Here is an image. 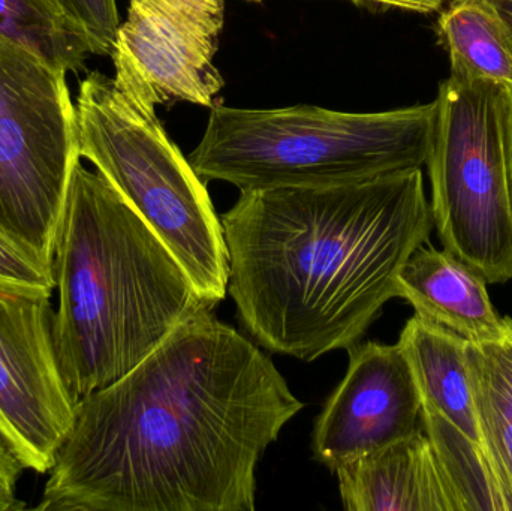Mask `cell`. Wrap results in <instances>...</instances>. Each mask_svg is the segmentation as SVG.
Returning a JSON list of instances; mask_svg holds the SVG:
<instances>
[{
  "label": "cell",
  "mask_w": 512,
  "mask_h": 511,
  "mask_svg": "<svg viewBox=\"0 0 512 511\" xmlns=\"http://www.w3.org/2000/svg\"><path fill=\"white\" fill-rule=\"evenodd\" d=\"M303 402L212 309L75 405L36 510L254 511L256 467Z\"/></svg>",
  "instance_id": "1"
},
{
  "label": "cell",
  "mask_w": 512,
  "mask_h": 511,
  "mask_svg": "<svg viewBox=\"0 0 512 511\" xmlns=\"http://www.w3.org/2000/svg\"><path fill=\"white\" fill-rule=\"evenodd\" d=\"M228 291L271 353L301 362L358 344L412 252L429 243L421 168L363 182L240 191L221 216Z\"/></svg>",
  "instance_id": "2"
},
{
  "label": "cell",
  "mask_w": 512,
  "mask_h": 511,
  "mask_svg": "<svg viewBox=\"0 0 512 511\" xmlns=\"http://www.w3.org/2000/svg\"><path fill=\"white\" fill-rule=\"evenodd\" d=\"M51 266L54 347L75 404L131 372L180 324L215 308L158 234L81 161Z\"/></svg>",
  "instance_id": "3"
},
{
  "label": "cell",
  "mask_w": 512,
  "mask_h": 511,
  "mask_svg": "<svg viewBox=\"0 0 512 511\" xmlns=\"http://www.w3.org/2000/svg\"><path fill=\"white\" fill-rule=\"evenodd\" d=\"M435 117V101L379 113L213 105L188 159L201 179L240 191L363 182L423 168Z\"/></svg>",
  "instance_id": "4"
},
{
  "label": "cell",
  "mask_w": 512,
  "mask_h": 511,
  "mask_svg": "<svg viewBox=\"0 0 512 511\" xmlns=\"http://www.w3.org/2000/svg\"><path fill=\"white\" fill-rule=\"evenodd\" d=\"M75 108L81 159L158 234L200 296L218 305L228 290L224 228L203 179L155 111L98 71L80 81Z\"/></svg>",
  "instance_id": "5"
},
{
  "label": "cell",
  "mask_w": 512,
  "mask_h": 511,
  "mask_svg": "<svg viewBox=\"0 0 512 511\" xmlns=\"http://www.w3.org/2000/svg\"><path fill=\"white\" fill-rule=\"evenodd\" d=\"M426 167L433 225L445 251L489 284L512 279L508 89L450 77L439 86Z\"/></svg>",
  "instance_id": "6"
},
{
  "label": "cell",
  "mask_w": 512,
  "mask_h": 511,
  "mask_svg": "<svg viewBox=\"0 0 512 511\" xmlns=\"http://www.w3.org/2000/svg\"><path fill=\"white\" fill-rule=\"evenodd\" d=\"M78 161L66 72L0 35V225L50 263Z\"/></svg>",
  "instance_id": "7"
},
{
  "label": "cell",
  "mask_w": 512,
  "mask_h": 511,
  "mask_svg": "<svg viewBox=\"0 0 512 511\" xmlns=\"http://www.w3.org/2000/svg\"><path fill=\"white\" fill-rule=\"evenodd\" d=\"M53 288L0 278V438L47 474L74 422L53 338Z\"/></svg>",
  "instance_id": "8"
},
{
  "label": "cell",
  "mask_w": 512,
  "mask_h": 511,
  "mask_svg": "<svg viewBox=\"0 0 512 511\" xmlns=\"http://www.w3.org/2000/svg\"><path fill=\"white\" fill-rule=\"evenodd\" d=\"M224 23V0H129L110 54L114 84L147 110L212 108L225 86L213 63Z\"/></svg>",
  "instance_id": "9"
},
{
  "label": "cell",
  "mask_w": 512,
  "mask_h": 511,
  "mask_svg": "<svg viewBox=\"0 0 512 511\" xmlns=\"http://www.w3.org/2000/svg\"><path fill=\"white\" fill-rule=\"evenodd\" d=\"M348 353L312 438L313 455L333 473L423 428L420 390L399 342H358Z\"/></svg>",
  "instance_id": "10"
},
{
  "label": "cell",
  "mask_w": 512,
  "mask_h": 511,
  "mask_svg": "<svg viewBox=\"0 0 512 511\" xmlns=\"http://www.w3.org/2000/svg\"><path fill=\"white\" fill-rule=\"evenodd\" d=\"M334 474L348 511H459L424 428Z\"/></svg>",
  "instance_id": "11"
},
{
  "label": "cell",
  "mask_w": 512,
  "mask_h": 511,
  "mask_svg": "<svg viewBox=\"0 0 512 511\" xmlns=\"http://www.w3.org/2000/svg\"><path fill=\"white\" fill-rule=\"evenodd\" d=\"M483 275L432 245L418 246L396 278L397 297L415 314L457 333L468 342H489L505 332Z\"/></svg>",
  "instance_id": "12"
},
{
  "label": "cell",
  "mask_w": 512,
  "mask_h": 511,
  "mask_svg": "<svg viewBox=\"0 0 512 511\" xmlns=\"http://www.w3.org/2000/svg\"><path fill=\"white\" fill-rule=\"evenodd\" d=\"M399 344L414 372L423 411L459 429L501 470L490 449L475 402L466 357L468 341L415 314L403 327Z\"/></svg>",
  "instance_id": "13"
},
{
  "label": "cell",
  "mask_w": 512,
  "mask_h": 511,
  "mask_svg": "<svg viewBox=\"0 0 512 511\" xmlns=\"http://www.w3.org/2000/svg\"><path fill=\"white\" fill-rule=\"evenodd\" d=\"M438 30L453 77L512 89V39L489 2L453 0L439 15Z\"/></svg>",
  "instance_id": "14"
},
{
  "label": "cell",
  "mask_w": 512,
  "mask_h": 511,
  "mask_svg": "<svg viewBox=\"0 0 512 511\" xmlns=\"http://www.w3.org/2000/svg\"><path fill=\"white\" fill-rule=\"evenodd\" d=\"M466 357L487 441L512 489V318L501 338L468 342Z\"/></svg>",
  "instance_id": "15"
},
{
  "label": "cell",
  "mask_w": 512,
  "mask_h": 511,
  "mask_svg": "<svg viewBox=\"0 0 512 511\" xmlns=\"http://www.w3.org/2000/svg\"><path fill=\"white\" fill-rule=\"evenodd\" d=\"M0 35L59 71L86 69L90 45L56 0H0Z\"/></svg>",
  "instance_id": "16"
},
{
  "label": "cell",
  "mask_w": 512,
  "mask_h": 511,
  "mask_svg": "<svg viewBox=\"0 0 512 511\" xmlns=\"http://www.w3.org/2000/svg\"><path fill=\"white\" fill-rule=\"evenodd\" d=\"M56 3L83 30L90 53L110 56L120 26L116 0H56Z\"/></svg>",
  "instance_id": "17"
},
{
  "label": "cell",
  "mask_w": 512,
  "mask_h": 511,
  "mask_svg": "<svg viewBox=\"0 0 512 511\" xmlns=\"http://www.w3.org/2000/svg\"><path fill=\"white\" fill-rule=\"evenodd\" d=\"M0 278L54 290L53 266L35 249L0 225Z\"/></svg>",
  "instance_id": "18"
},
{
  "label": "cell",
  "mask_w": 512,
  "mask_h": 511,
  "mask_svg": "<svg viewBox=\"0 0 512 511\" xmlns=\"http://www.w3.org/2000/svg\"><path fill=\"white\" fill-rule=\"evenodd\" d=\"M24 467L18 461L8 444L0 438V497L14 504L17 510L24 509V504L17 500V483Z\"/></svg>",
  "instance_id": "19"
},
{
  "label": "cell",
  "mask_w": 512,
  "mask_h": 511,
  "mask_svg": "<svg viewBox=\"0 0 512 511\" xmlns=\"http://www.w3.org/2000/svg\"><path fill=\"white\" fill-rule=\"evenodd\" d=\"M249 2H261V0H249ZM360 5H382L393 6V8L406 9V11L421 12V14H430L438 11L445 0H352Z\"/></svg>",
  "instance_id": "20"
},
{
  "label": "cell",
  "mask_w": 512,
  "mask_h": 511,
  "mask_svg": "<svg viewBox=\"0 0 512 511\" xmlns=\"http://www.w3.org/2000/svg\"><path fill=\"white\" fill-rule=\"evenodd\" d=\"M495 9L512 39V0H486Z\"/></svg>",
  "instance_id": "21"
},
{
  "label": "cell",
  "mask_w": 512,
  "mask_h": 511,
  "mask_svg": "<svg viewBox=\"0 0 512 511\" xmlns=\"http://www.w3.org/2000/svg\"><path fill=\"white\" fill-rule=\"evenodd\" d=\"M507 155L512 191V89H508Z\"/></svg>",
  "instance_id": "22"
},
{
  "label": "cell",
  "mask_w": 512,
  "mask_h": 511,
  "mask_svg": "<svg viewBox=\"0 0 512 511\" xmlns=\"http://www.w3.org/2000/svg\"><path fill=\"white\" fill-rule=\"evenodd\" d=\"M17 510V507L14 504L6 501L5 498L0 497V511H12Z\"/></svg>",
  "instance_id": "23"
}]
</instances>
